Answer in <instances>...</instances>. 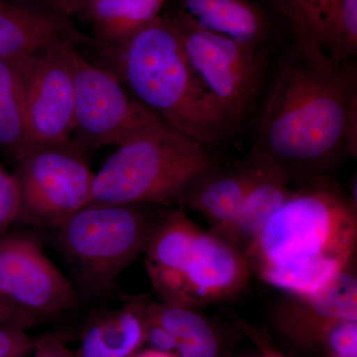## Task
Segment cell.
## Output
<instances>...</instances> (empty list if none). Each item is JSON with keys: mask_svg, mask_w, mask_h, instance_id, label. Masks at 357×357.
<instances>
[{"mask_svg": "<svg viewBox=\"0 0 357 357\" xmlns=\"http://www.w3.org/2000/svg\"><path fill=\"white\" fill-rule=\"evenodd\" d=\"M245 256L211 232H199L183 274V307L198 309L236 297L248 286Z\"/></svg>", "mask_w": 357, "mask_h": 357, "instance_id": "12", "label": "cell"}, {"mask_svg": "<svg viewBox=\"0 0 357 357\" xmlns=\"http://www.w3.org/2000/svg\"><path fill=\"white\" fill-rule=\"evenodd\" d=\"M33 325H35L34 321L26 318L25 316L9 307L3 301L0 299V326H13V328L25 330L28 326Z\"/></svg>", "mask_w": 357, "mask_h": 357, "instance_id": "30", "label": "cell"}, {"mask_svg": "<svg viewBox=\"0 0 357 357\" xmlns=\"http://www.w3.org/2000/svg\"><path fill=\"white\" fill-rule=\"evenodd\" d=\"M64 9L66 13L72 17L74 14L84 13L93 0H55Z\"/></svg>", "mask_w": 357, "mask_h": 357, "instance_id": "32", "label": "cell"}, {"mask_svg": "<svg viewBox=\"0 0 357 357\" xmlns=\"http://www.w3.org/2000/svg\"><path fill=\"white\" fill-rule=\"evenodd\" d=\"M201 229L184 211L159 215L145 248V267L162 303L182 307L183 274Z\"/></svg>", "mask_w": 357, "mask_h": 357, "instance_id": "13", "label": "cell"}, {"mask_svg": "<svg viewBox=\"0 0 357 357\" xmlns=\"http://www.w3.org/2000/svg\"><path fill=\"white\" fill-rule=\"evenodd\" d=\"M239 324H241V328H245L248 335L255 340V342L257 344L258 347L261 349L263 354H264V357H284L282 354H279V352H277L272 349L271 345H270L269 342L265 340L264 337H262V335H260V333L257 332H253L248 325H244L243 321H241V323Z\"/></svg>", "mask_w": 357, "mask_h": 357, "instance_id": "31", "label": "cell"}, {"mask_svg": "<svg viewBox=\"0 0 357 357\" xmlns=\"http://www.w3.org/2000/svg\"><path fill=\"white\" fill-rule=\"evenodd\" d=\"M13 174L20 198L13 229H57L91 203L96 173L74 140L32 147Z\"/></svg>", "mask_w": 357, "mask_h": 357, "instance_id": "6", "label": "cell"}, {"mask_svg": "<svg viewBox=\"0 0 357 357\" xmlns=\"http://www.w3.org/2000/svg\"><path fill=\"white\" fill-rule=\"evenodd\" d=\"M0 299L35 324L72 311L79 302L41 237L26 227L0 232Z\"/></svg>", "mask_w": 357, "mask_h": 357, "instance_id": "7", "label": "cell"}, {"mask_svg": "<svg viewBox=\"0 0 357 357\" xmlns=\"http://www.w3.org/2000/svg\"><path fill=\"white\" fill-rule=\"evenodd\" d=\"M356 50L357 0H340L324 23L321 56L328 64L340 66Z\"/></svg>", "mask_w": 357, "mask_h": 357, "instance_id": "24", "label": "cell"}, {"mask_svg": "<svg viewBox=\"0 0 357 357\" xmlns=\"http://www.w3.org/2000/svg\"><path fill=\"white\" fill-rule=\"evenodd\" d=\"M147 206L89 203L58 227L59 249L86 292H109L122 272L144 255L159 218Z\"/></svg>", "mask_w": 357, "mask_h": 357, "instance_id": "5", "label": "cell"}, {"mask_svg": "<svg viewBox=\"0 0 357 357\" xmlns=\"http://www.w3.org/2000/svg\"><path fill=\"white\" fill-rule=\"evenodd\" d=\"M340 0H278L282 11L307 60L318 65H331L321 52V35L328 14Z\"/></svg>", "mask_w": 357, "mask_h": 357, "instance_id": "22", "label": "cell"}, {"mask_svg": "<svg viewBox=\"0 0 357 357\" xmlns=\"http://www.w3.org/2000/svg\"><path fill=\"white\" fill-rule=\"evenodd\" d=\"M34 357H73L64 344L55 337H45L35 342Z\"/></svg>", "mask_w": 357, "mask_h": 357, "instance_id": "28", "label": "cell"}, {"mask_svg": "<svg viewBox=\"0 0 357 357\" xmlns=\"http://www.w3.org/2000/svg\"><path fill=\"white\" fill-rule=\"evenodd\" d=\"M72 139L84 152L121 146L162 121L129 93L109 70L77 52Z\"/></svg>", "mask_w": 357, "mask_h": 357, "instance_id": "8", "label": "cell"}, {"mask_svg": "<svg viewBox=\"0 0 357 357\" xmlns=\"http://www.w3.org/2000/svg\"><path fill=\"white\" fill-rule=\"evenodd\" d=\"M274 319L281 333L321 357H357V321L328 318L299 298L282 300Z\"/></svg>", "mask_w": 357, "mask_h": 357, "instance_id": "15", "label": "cell"}, {"mask_svg": "<svg viewBox=\"0 0 357 357\" xmlns=\"http://www.w3.org/2000/svg\"><path fill=\"white\" fill-rule=\"evenodd\" d=\"M60 45L93 46L55 0H0V60H22Z\"/></svg>", "mask_w": 357, "mask_h": 357, "instance_id": "11", "label": "cell"}, {"mask_svg": "<svg viewBox=\"0 0 357 357\" xmlns=\"http://www.w3.org/2000/svg\"><path fill=\"white\" fill-rule=\"evenodd\" d=\"M354 81L338 66L284 65L263 109L256 153L289 183L321 176L345 148L347 112L357 96Z\"/></svg>", "mask_w": 357, "mask_h": 357, "instance_id": "2", "label": "cell"}, {"mask_svg": "<svg viewBox=\"0 0 357 357\" xmlns=\"http://www.w3.org/2000/svg\"><path fill=\"white\" fill-rule=\"evenodd\" d=\"M35 342L24 330L0 326V357H25L34 349Z\"/></svg>", "mask_w": 357, "mask_h": 357, "instance_id": "26", "label": "cell"}, {"mask_svg": "<svg viewBox=\"0 0 357 357\" xmlns=\"http://www.w3.org/2000/svg\"><path fill=\"white\" fill-rule=\"evenodd\" d=\"M210 150L160 121L105 161L96 173L91 203L182 206L217 169Z\"/></svg>", "mask_w": 357, "mask_h": 357, "instance_id": "4", "label": "cell"}, {"mask_svg": "<svg viewBox=\"0 0 357 357\" xmlns=\"http://www.w3.org/2000/svg\"><path fill=\"white\" fill-rule=\"evenodd\" d=\"M22 60H0V152L16 162L32 149L25 112Z\"/></svg>", "mask_w": 357, "mask_h": 357, "instance_id": "19", "label": "cell"}, {"mask_svg": "<svg viewBox=\"0 0 357 357\" xmlns=\"http://www.w3.org/2000/svg\"><path fill=\"white\" fill-rule=\"evenodd\" d=\"M166 0H93L83 13L93 27L95 47L124 41L161 15Z\"/></svg>", "mask_w": 357, "mask_h": 357, "instance_id": "20", "label": "cell"}, {"mask_svg": "<svg viewBox=\"0 0 357 357\" xmlns=\"http://www.w3.org/2000/svg\"><path fill=\"white\" fill-rule=\"evenodd\" d=\"M175 14L199 29L248 46H259L269 29L264 14L249 0H181Z\"/></svg>", "mask_w": 357, "mask_h": 357, "instance_id": "16", "label": "cell"}, {"mask_svg": "<svg viewBox=\"0 0 357 357\" xmlns=\"http://www.w3.org/2000/svg\"><path fill=\"white\" fill-rule=\"evenodd\" d=\"M256 171L255 153L241 165L220 172L215 169L185 197L182 206L198 211L213 223V229L225 227L236 217Z\"/></svg>", "mask_w": 357, "mask_h": 357, "instance_id": "18", "label": "cell"}, {"mask_svg": "<svg viewBox=\"0 0 357 357\" xmlns=\"http://www.w3.org/2000/svg\"><path fill=\"white\" fill-rule=\"evenodd\" d=\"M77 52L60 45L23 59L26 121L33 147L73 140Z\"/></svg>", "mask_w": 357, "mask_h": 357, "instance_id": "10", "label": "cell"}, {"mask_svg": "<svg viewBox=\"0 0 357 357\" xmlns=\"http://www.w3.org/2000/svg\"><path fill=\"white\" fill-rule=\"evenodd\" d=\"M255 178L236 217L225 227L211 230V234L231 244L244 256L268 220L295 192L280 169L255 151Z\"/></svg>", "mask_w": 357, "mask_h": 357, "instance_id": "14", "label": "cell"}, {"mask_svg": "<svg viewBox=\"0 0 357 357\" xmlns=\"http://www.w3.org/2000/svg\"><path fill=\"white\" fill-rule=\"evenodd\" d=\"M357 96L352 100L347 122H345L344 140L345 148L351 152L352 156L356 157L357 151Z\"/></svg>", "mask_w": 357, "mask_h": 357, "instance_id": "29", "label": "cell"}, {"mask_svg": "<svg viewBox=\"0 0 357 357\" xmlns=\"http://www.w3.org/2000/svg\"><path fill=\"white\" fill-rule=\"evenodd\" d=\"M145 342H149L153 347L152 349L159 351L173 354L177 349L175 337L147 314L146 304H145Z\"/></svg>", "mask_w": 357, "mask_h": 357, "instance_id": "27", "label": "cell"}, {"mask_svg": "<svg viewBox=\"0 0 357 357\" xmlns=\"http://www.w3.org/2000/svg\"><path fill=\"white\" fill-rule=\"evenodd\" d=\"M356 243V202L318 176L268 220L245 257L265 283L303 296L351 266Z\"/></svg>", "mask_w": 357, "mask_h": 357, "instance_id": "1", "label": "cell"}, {"mask_svg": "<svg viewBox=\"0 0 357 357\" xmlns=\"http://www.w3.org/2000/svg\"><path fill=\"white\" fill-rule=\"evenodd\" d=\"M134 357H177L174 354L169 352L159 351L156 349H149V351L141 352Z\"/></svg>", "mask_w": 357, "mask_h": 357, "instance_id": "33", "label": "cell"}, {"mask_svg": "<svg viewBox=\"0 0 357 357\" xmlns=\"http://www.w3.org/2000/svg\"><path fill=\"white\" fill-rule=\"evenodd\" d=\"M177 30L190 63L211 95L238 126L261 84L265 55L258 47L204 31L177 14H166Z\"/></svg>", "mask_w": 357, "mask_h": 357, "instance_id": "9", "label": "cell"}, {"mask_svg": "<svg viewBox=\"0 0 357 357\" xmlns=\"http://www.w3.org/2000/svg\"><path fill=\"white\" fill-rule=\"evenodd\" d=\"M147 314L177 342V357H220L222 344L217 331L195 309L147 299Z\"/></svg>", "mask_w": 357, "mask_h": 357, "instance_id": "21", "label": "cell"}, {"mask_svg": "<svg viewBox=\"0 0 357 357\" xmlns=\"http://www.w3.org/2000/svg\"><path fill=\"white\" fill-rule=\"evenodd\" d=\"M351 267L333 275L306 295L296 297L321 316L357 321V278Z\"/></svg>", "mask_w": 357, "mask_h": 357, "instance_id": "23", "label": "cell"}, {"mask_svg": "<svg viewBox=\"0 0 357 357\" xmlns=\"http://www.w3.org/2000/svg\"><path fill=\"white\" fill-rule=\"evenodd\" d=\"M18 203V189L13 174H9L0 165V232L13 229Z\"/></svg>", "mask_w": 357, "mask_h": 357, "instance_id": "25", "label": "cell"}, {"mask_svg": "<svg viewBox=\"0 0 357 357\" xmlns=\"http://www.w3.org/2000/svg\"><path fill=\"white\" fill-rule=\"evenodd\" d=\"M93 61L165 123L211 149L236 129L197 75L180 36L160 15L119 43L96 47Z\"/></svg>", "mask_w": 357, "mask_h": 357, "instance_id": "3", "label": "cell"}, {"mask_svg": "<svg viewBox=\"0 0 357 357\" xmlns=\"http://www.w3.org/2000/svg\"><path fill=\"white\" fill-rule=\"evenodd\" d=\"M147 298L128 301L91 321L82 337L77 357H130L145 342Z\"/></svg>", "mask_w": 357, "mask_h": 357, "instance_id": "17", "label": "cell"}]
</instances>
